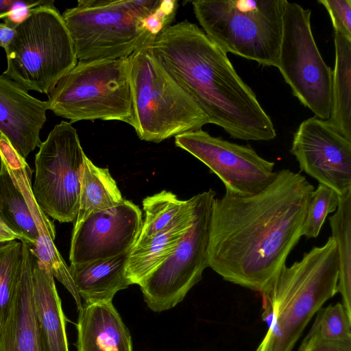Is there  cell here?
Returning <instances> with one entry per match:
<instances>
[{
	"instance_id": "obj_29",
	"label": "cell",
	"mask_w": 351,
	"mask_h": 351,
	"mask_svg": "<svg viewBox=\"0 0 351 351\" xmlns=\"http://www.w3.org/2000/svg\"><path fill=\"white\" fill-rule=\"evenodd\" d=\"M329 14L334 31L351 40V0H318Z\"/></svg>"
},
{
	"instance_id": "obj_28",
	"label": "cell",
	"mask_w": 351,
	"mask_h": 351,
	"mask_svg": "<svg viewBox=\"0 0 351 351\" xmlns=\"http://www.w3.org/2000/svg\"><path fill=\"white\" fill-rule=\"evenodd\" d=\"M340 197L329 186L319 183L313 192L308 204L302 236L307 239L316 238L329 213L336 211Z\"/></svg>"
},
{
	"instance_id": "obj_14",
	"label": "cell",
	"mask_w": 351,
	"mask_h": 351,
	"mask_svg": "<svg viewBox=\"0 0 351 351\" xmlns=\"http://www.w3.org/2000/svg\"><path fill=\"white\" fill-rule=\"evenodd\" d=\"M142 211L131 201L88 216L73 228L69 261L80 264L130 251L140 235Z\"/></svg>"
},
{
	"instance_id": "obj_1",
	"label": "cell",
	"mask_w": 351,
	"mask_h": 351,
	"mask_svg": "<svg viewBox=\"0 0 351 351\" xmlns=\"http://www.w3.org/2000/svg\"><path fill=\"white\" fill-rule=\"evenodd\" d=\"M313 191L304 176L282 169L255 195L215 197L208 267L226 281L262 293L302 237Z\"/></svg>"
},
{
	"instance_id": "obj_31",
	"label": "cell",
	"mask_w": 351,
	"mask_h": 351,
	"mask_svg": "<svg viewBox=\"0 0 351 351\" xmlns=\"http://www.w3.org/2000/svg\"><path fill=\"white\" fill-rule=\"evenodd\" d=\"M43 1H14L3 19L8 25L16 28L24 22L30 15L32 10L42 3Z\"/></svg>"
},
{
	"instance_id": "obj_13",
	"label": "cell",
	"mask_w": 351,
	"mask_h": 351,
	"mask_svg": "<svg viewBox=\"0 0 351 351\" xmlns=\"http://www.w3.org/2000/svg\"><path fill=\"white\" fill-rule=\"evenodd\" d=\"M290 152L301 171L339 197L351 190V141L328 120L314 117L303 121L293 135Z\"/></svg>"
},
{
	"instance_id": "obj_8",
	"label": "cell",
	"mask_w": 351,
	"mask_h": 351,
	"mask_svg": "<svg viewBox=\"0 0 351 351\" xmlns=\"http://www.w3.org/2000/svg\"><path fill=\"white\" fill-rule=\"evenodd\" d=\"M47 96L49 110L71 123L100 119L133 126L129 58L77 61Z\"/></svg>"
},
{
	"instance_id": "obj_25",
	"label": "cell",
	"mask_w": 351,
	"mask_h": 351,
	"mask_svg": "<svg viewBox=\"0 0 351 351\" xmlns=\"http://www.w3.org/2000/svg\"><path fill=\"white\" fill-rule=\"evenodd\" d=\"M189 205L171 191L163 190L143 200L145 220L134 247L141 246L170 226Z\"/></svg>"
},
{
	"instance_id": "obj_30",
	"label": "cell",
	"mask_w": 351,
	"mask_h": 351,
	"mask_svg": "<svg viewBox=\"0 0 351 351\" xmlns=\"http://www.w3.org/2000/svg\"><path fill=\"white\" fill-rule=\"evenodd\" d=\"M298 351H351V341H328L315 335L308 333L301 343Z\"/></svg>"
},
{
	"instance_id": "obj_2",
	"label": "cell",
	"mask_w": 351,
	"mask_h": 351,
	"mask_svg": "<svg viewBox=\"0 0 351 351\" xmlns=\"http://www.w3.org/2000/svg\"><path fill=\"white\" fill-rule=\"evenodd\" d=\"M147 47L162 69L197 104L209 123L232 138L274 139L276 132L252 89L227 53L187 20L163 29Z\"/></svg>"
},
{
	"instance_id": "obj_19",
	"label": "cell",
	"mask_w": 351,
	"mask_h": 351,
	"mask_svg": "<svg viewBox=\"0 0 351 351\" xmlns=\"http://www.w3.org/2000/svg\"><path fill=\"white\" fill-rule=\"evenodd\" d=\"M130 252L104 259L70 264V274L84 303L112 301L117 292L130 285L125 274Z\"/></svg>"
},
{
	"instance_id": "obj_15",
	"label": "cell",
	"mask_w": 351,
	"mask_h": 351,
	"mask_svg": "<svg viewBox=\"0 0 351 351\" xmlns=\"http://www.w3.org/2000/svg\"><path fill=\"white\" fill-rule=\"evenodd\" d=\"M48 110L47 101L34 97L14 81L0 75V131L24 158L42 143L40 132Z\"/></svg>"
},
{
	"instance_id": "obj_3",
	"label": "cell",
	"mask_w": 351,
	"mask_h": 351,
	"mask_svg": "<svg viewBox=\"0 0 351 351\" xmlns=\"http://www.w3.org/2000/svg\"><path fill=\"white\" fill-rule=\"evenodd\" d=\"M338 276L337 247L332 237L290 267L283 265L261 293L267 331L256 351H292L313 316L337 293Z\"/></svg>"
},
{
	"instance_id": "obj_5",
	"label": "cell",
	"mask_w": 351,
	"mask_h": 351,
	"mask_svg": "<svg viewBox=\"0 0 351 351\" xmlns=\"http://www.w3.org/2000/svg\"><path fill=\"white\" fill-rule=\"evenodd\" d=\"M287 0H195L194 14L206 35L230 52L277 67Z\"/></svg>"
},
{
	"instance_id": "obj_16",
	"label": "cell",
	"mask_w": 351,
	"mask_h": 351,
	"mask_svg": "<svg viewBox=\"0 0 351 351\" xmlns=\"http://www.w3.org/2000/svg\"><path fill=\"white\" fill-rule=\"evenodd\" d=\"M32 269L33 254L29 246L23 243L19 280L0 329V351H42L34 306Z\"/></svg>"
},
{
	"instance_id": "obj_4",
	"label": "cell",
	"mask_w": 351,
	"mask_h": 351,
	"mask_svg": "<svg viewBox=\"0 0 351 351\" xmlns=\"http://www.w3.org/2000/svg\"><path fill=\"white\" fill-rule=\"evenodd\" d=\"M176 0H80L62 14L77 61L128 58L171 25Z\"/></svg>"
},
{
	"instance_id": "obj_26",
	"label": "cell",
	"mask_w": 351,
	"mask_h": 351,
	"mask_svg": "<svg viewBox=\"0 0 351 351\" xmlns=\"http://www.w3.org/2000/svg\"><path fill=\"white\" fill-rule=\"evenodd\" d=\"M23 243L16 240L0 245V329L8 315L19 280Z\"/></svg>"
},
{
	"instance_id": "obj_21",
	"label": "cell",
	"mask_w": 351,
	"mask_h": 351,
	"mask_svg": "<svg viewBox=\"0 0 351 351\" xmlns=\"http://www.w3.org/2000/svg\"><path fill=\"white\" fill-rule=\"evenodd\" d=\"M335 63L331 86V113L335 130L351 141V40L335 32Z\"/></svg>"
},
{
	"instance_id": "obj_9",
	"label": "cell",
	"mask_w": 351,
	"mask_h": 351,
	"mask_svg": "<svg viewBox=\"0 0 351 351\" xmlns=\"http://www.w3.org/2000/svg\"><path fill=\"white\" fill-rule=\"evenodd\" d=\"M311 14V10L286 1L277 68L300 103L315 117L328 120L332 71L315 41Z\"/></svg>"
},
{
	"instance_id": "obj_34",
	"label": "cell",
	"mask_w": 351,
	"mask_h": 351,
	"mask_svg": "<svg viewBox=\"0 0 351 351\" xmlns=\"http://www.w3.org/2000/svg\"><path fill=\"white\" fill-rule=\"evenodd\" d=\"M14 1V0L0 1V19H4L7 16L8 10Z\"/></svg>"
},
{
	"instance_id": "obj_24",
	"label": "cell",
	"mask_w": 351,
	"mask_h": 351,
	"mask_svg": "<svg viewBox=\"0 0 351 351\" xmlns=\"http://www.w3.org/2000/svg\"><path fill=\"white\" fill-rule=\"evenodd\" d=\"M329 221L339 257L337 291L341 295L343 306L351 315V190L340 197L338 207Z\"/></svg>"
},
{
	"instance_id": "obj_12",
	"label": "cell",
	"mask_w": 351,
	"mask_h": 351,
	"mask_svg": "<svg viewBox=\"0 0 351 351\" xmlns=\"http://www.w3.org/2000/svg\"><path fill=\"white\" fill-rule=\"evenodd\" d=\"M175 144L205 164L223 182L226 193L234 196L255 195L277 176L275 163L251 146L213 136L202 129L176 136Z\"/></svg>"
},
{
	"instance_id": "obj_11",
	"label": "cell",
	"mask_w": 351,
	"mask_h": 351,
	"mask_svg": "<svg viewBox=\"0 0 351 351\" xmlns=\"http://www.w3.org/2000/svg\"><path fill=\"white\" fill-rule=\"evenodd\" d=\"M86 157L71 122L56 125L35 157L32 191L43 213L61 223L75 221Z\"/></svg>"
},
{
	"instance_id": "obj_22",
	"label": "cell",
	"mask_w": 351,
	"mask_h": 351,
	"mask_svg": "<svg viewBox=\"0 0 351 351\" xmlns=\"http://www.w3.org/2000/svg\"><path fill=\"white\" fill-rule=\"evenodd\" d=\"M124 201L109 169L96 166L86 156L81 176L79 210L73 228L90 214L117 206Z\"/></svg>"
},
{
	"instance_id": "obj_20",
	"label": "cell",
	"mask_w": 351,
	"mask_h": 351,
	"mask_svg": "<svg viewBox=\"0 0 351 351\" xmlns=\"http://www.w3.org/2000/svg\"><path fill=\"white\" fill-rule=\"evenodd\" d=\"M193 213L194 198L192 197L189 199V205L170 226L145 244L132 247L125 272L130 285L141 286L172 254L191 225Z\"/></svg>"
},
{
	"instance_id": "obj_7",
	"label": "cell",
	"mask_w": 351,
	"mask_h": 351,
	"mask_svg": "<svg viewBox=\"0 0 351 351\" xmlns=\"http://www.w3.org/2000/svg\"><path fill=\"white\" fill-rule=\"evenodd\" d=\"M128 58L132 128L141 140L160 143L209 123L206 114L157 62L147 47Z\"/></svg>"
},
{
	"instance_id": "obj_6",
	"label": "cell",
	"mask_w": 351,
	"mask_h": 351,
	"mask_svg": "<svg viewBox=\"0 0 351 351\" xmlns=\"http://www.w3.org/2000/svg\"><path fill=\"white\" fill-rule=\"evenodd\" d=\"M7 68L2 75L23 88L48 95L77 63L73 42L53 1L44 0L16 27L5 50Z\"/></svg>"
},
{
	"instance_id": "obj_18",
	"label": "cell",
	"mask_w": 351,
	"mask_h": 351,
	"mask_svg": "<svg viewBox=\"0 0 351 351\" xmlns=\"http://www.w3.org/2000/svg\"><path fill=\"white\" fill-rule=\"evenodd\" d=\"M33 295L42 351H69L66 317L50 270L33 255Z\"/></svg>"
},
{
	"instance_id": "obj_32",
	"label": "cell",
	"mask_w": 351,
	"mask_h": 351,
	"mask_svg": "<svg viewBox=\"0 0 351 351\" xmlns=\"http://www.w3.org/2000/svg\"><path fill=\"white\" fill-rule=\"evenodd\" d=\"M16 34V28L0 23V47L5 50Z\"/></svg>"
},
{
	"instance_id": "obj_27",
	"label": "cell",
	"mask_w": 351,
	"mask_h": 351,
	"mask_svg": "<svg viewBox=\"0 0 351 351\" xmlns=\"http://www.w3.org/2000/svg\"><path fill=\"white\" fill-rule=\"evenodd\" d=\"M308 333L328 341H351V315L341 302L322 307Z\"/></svg>"
},
{
	"instance_id": "obj_17",
	"label": "cell",
	"mask_w": 351,
	"mask_h": 351,
	"mask_svg": "<svg viewBox=\"0 0 351 351\" xmlns=\"http://www.w3.org/2000/svg\"><path fill=\"white\" fill-rule=\"evenodd\" d=\"M77 330V351H133L130 331L112 301L82 305Z\"/></svg>"
},
{
	"instance_id": "obj_23",
	"label": "cell",
	"mask_w": 351,
	"mask_h": 351,
	"mask_svg": "<svg viewBox=\"0 0 351 351\" xmlns=\"http://www.w3.org/2000/svg\"><path fill=\"white\" fill-rule=\"evenodd\" d=\"M0 219L17 235L19 240L33 246L38 232L34 219L21 192L5 164L0 166Z\"/></svg>"
},
{
	"instance_id": "obj_33",
	"label": "cell",
	"mask_w": 351,
	"mask_h": 351,
	"mask_svg": "<svg viewBox=\"0 0 351 351\" xmlns=\"http://www.w3.org/2000/svg\"><path fill=\"white\" fill-rule=\"evenodd\" d=\"M19 239L14 234L0 219V243Z\"/></svg>"
},
{
	"instance_id": "obj_10",
	"label": "cell",
	"mask_w": 351,
	"mask_h": 351,
	"mask_svg": "<svg viewBox=\"0 0 351 351\" xmlns=\"http://www.w3.org/2000/svg\"><path fill=\"white\" fill-rule=\"evenodd\" d=\"M213 189L193 196V221L172 254L140 286L149 309L160 313L181 302L208 267Z\"/></svg>"
}]
</instances>
